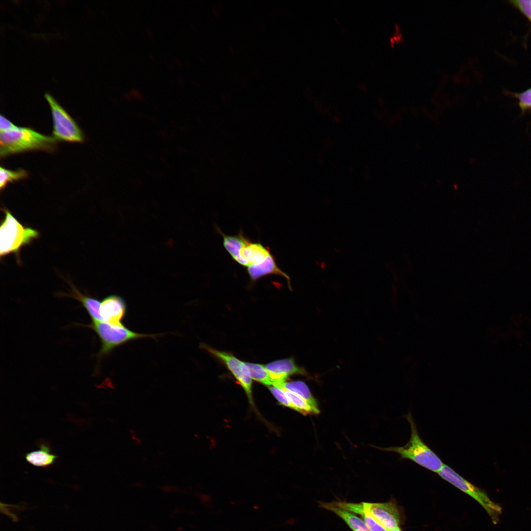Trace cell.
<instances>
[{
    "label": "cell",
    "instance_id": "e0dca14e",
    "mask_svg": "<svg viewBox=\"0 0 531 531\" xmlns=\"http://www.w3.org/2000/svg\"><path fill=\"white\" fill-rule=\"evenodd\" d=\"M70 295L79 301L87 311L92 321H103L100 314L101 302L97 299L80 293L73 285Z\"/></svg>",
    "mask_w": 531,
    "mask_h": 531
},
{
    "label": "cell",
    "instance_id": "6da1fadb",
    "mask_svg": "<svg viewBox=\"0 0 531 531\" xmlns=\"http://www.w3.org/2000/svg\"><path fill=\"white\" fill-rule=\"evenodd\" d=\"M57 140L43 135L29 127L17 126L11 131L0 133V156L28 151L41 150L52 151L56 147Z\"/></svg>",
    "mask_w": 531,
    "mask_h": 531
},
{
    "label": "cell",
    "instance_id": "ffe728a7",
    "mask_svg": "<svg viewBox=\"0 0 531 531\" xmlns=\"http://www.w3.org/2000/svg\"><path fill=\"white\" fill-rule=\"evenodd\" d=\"M28 176V173L24 169L11 170L1 167L0 168V190L3 189L9 183L26 178Z\"/></svg>",
    "mask_w": 531,
    "mask_h": 531
},
{
    "label": "cell",
    "instance_id": "cb8c5ba5",
    "mask_svg": "<svg viewBox=\"0 0 531 531\" xmlns=\"http://www.w3.org/2000/svg\"><path fill=\"white\" fill-rule=\"evenodd\" d=\"M519 105L522 111L531 108V88L524 92L517 94Z\"/></svg>",
    "mask_w": 531,
    "mask_h": 531
},
{
    "label": "cell",
    "instance_id": "5b68a950",
    "mask_svg": "<svg viewBox=\"0 0 531 531\" xmlns=\"http://www.w3.org/2000/svg\"><path fill=\"white\" fill-rule=\"evenodd\" d=\"M45 98L51 108L53 137L57 141L82 142L83 134L76 121L49 93H46Z\"/></svg>",
    "mask_w": 531,
    "mask_h": 531
},
{
    "label": "cell",
    "instance_id": "9c48e42d",
    "mask_svg": "<svg viewBox=\"0 0 531 531\" xmlns=\"http://www.w3.org/2000/svg\"><path fill=\"white\" fill-rule=\"evenodd\" d=\"M126 310V304L121 297L111 295L106 297L101 302L100 314L105 322L114 325H123L122 321L125 317Z\"/></svg>",
    "mask_w": 531,
    "mask_h": 531
},
{
    "label": "cell",
    "instance_id": "30bf717a",
    "mask_svg": "<svg viewBox=\"0 0 531 531\" xmlns=\"http://www.w3.org/2000/svg\"><path fill=\"white\" fill-rule=\"evenodd\" d=\"M273 381V386L278 387L294 374H303L304 371L297 366L293 358H285L268 363L265 365Z\"/></svg>",
    "mask_w": 531,
    "mask_h": 531
},
{
    "label": "cell",
    "instance_id": "603a6c76",
    "mask_svg": "<svg viewBox=\"0 0 531 531\" xmlns=\"http://www.w3.org/2000/svg\"><path fill=\"white\" fill-rule=\"evenodd\" d=\"M510 2L518 9L531 23V0H511Z\"/></svg>",
    "mask_w": 531,
    "mask_h": 531
},
{
    "label": "cell",
    "instance_id": "8992f818",
    "mask_svg": "<svg viewBox=\"0 0 531 531\" xmlns=\"http://www.w3.org/2000/svg\"><path fill=\"white\" fill-rule=\"evenodd\" d=\"M442 478L477 501L493 518L500 511L498 505L493 503L485 492L459 474L449 466L444 464L437 473Z\"/></svg>",
    "mask_w": 531,
    "mask_h": 531
},
{
    "label": "cell",
    "instance_id": "5bb4252c",
    "mask_svg": "<svg viewBox=\"0 0 531 531\" xmlns=\"http://www.w3.org/2000/svg\"><path fill=\"white\" fill-rule=\"evenodd\" d=\"M217 229L223 237L225 248L233 259L239 265L247 267L248 264L240 257L239 251L248 238L244 236L241 232L237 235L229 236L224 234L218 228Z\"/></svg>",
    "mask_w": 531,
    "mask_h": 531
},
{
    "label": "cell",
    "instance_id": "d4e9b609",
    "mask_svg": "<svg viewBox=\"0 0 531 531\" xmlns=\"http://www.w3.org/2000/svg\"><path fill=\"white\" fill-rule=\"evenodd\" d=\"M17 126L14 125L6 117L0 115V133L6 132L15 129Z\"/></svg>",
    "mask_w": 531,
    "mask_h": 531
},
{
    "label": "cell",
    "instance_id": "4fadbf2b",
    "mask_svg": "<svg viewBox=\"0 0 531 531\" xmlns=\"http://www.w3.org/2000/svg\"><path fill=\"white\" fill-rule=\"evenodd\" d=\"M321 507L334 512L343 519L353 531H371L364 521L353 513L334 505L332 502H319Z\"/></svg>",
    "mask_w": 531,
    "mask_h": 531
},
{
    "label": "cell",
    "instance_id": "3957f363",
    "mask_svg": "<svg viewBox=\"0 0 531 531\" xmlns=\"http://www.w3.org/2000/svg\"><path fill=\"white\" fill-rule=\"evenodd\" d=\"M1 210L5 217L0 228V258L13 253L16 255L17 263L21 264V249L38 238L40 234L35 229L25 227L7 208H2Z\"/></svg>",
    "mask_w": 531,
    "mask_h": 531
},
{
    "label": "cell",
    "instance_id": "7a4b0ae2",
    "mask_svg": "<svg viewBox=\"0 0 531 531\" xmlns=\"http://www.w3.org/2000/svg\"><path fill=\"white\" fill-rule=\"evenodd\" d=\"M405 417L409 423L411 428V437L408 442L401 446L380 448L385 451L396 452L400 455L401 459L411 460L430 471L438 473L444 464L420 437L411 412L406 414Z\"/></svg>",
    "mask_w": 531,
    "mask_h": 531
},
{
    "label": "cell",
    "instance_id": "2e32d148",
    "mask_svg": "<svg viewBox=\"0 0 531 531\" xmlns=\"http://www.w3.org/2000/svg\"><path fill=\"white\" fill-rule=\"evenodd\" d=\"M333 503L344 509L360 515L371 531H387L372 516L364 511L362 503L333 502Z\"/></svg>",
    "mask_w": 531,
    "mask_h": 531
},
{
    "label": "cell",
    "instance_id": "ba28073f",
    "mask_svg": "<svg viewBox=\"0 0 531 531\" xmlns=\"http://www.w3.org/2000/svg\"><path fill=\"white\" fill-rule=\"evenodd\" d=\"M201 347L221 360L232 373L244 390L249 402L253 404L252 392V380L244 362L241 361L229 353L220 351L202 343Z\"/></svg>",
    "mask_w": 531,
    "mask_h": 531
},
{
    "label": "cell",
    "instance_id": "d6986e66",
    "mask_svg": "<svg viewBox=\"0 0 531 531\" xmlns=\"http://www.w3.org/2000/svg\"><path fill=\"white\" fill-rule=\"evenodd\" d=\"M251 379L262 383L266 385H273V381L269 372L265 365L244 362Z\"/></svg>",
    "mask_w": 531,
    "mask_h": 531
},
{
    "label": "cell",
    "instance_id": "277c9868",
    "mask_svg": "<svg viewBox=\"0 0 531 531\" xmlns=\"http://www.w3.org/2000/svg\"><path fill=\"white\" fill-rule=\"evenodd\" d=\"M88 326L95 331L100 340V356L109 354L116 348L131 340L146 337L155 338L161 335L137 333L124 325H114L103 321H92Z\"/></svg>",
    "mask_w": 531,
    "mask_h": 531
},
{
    "label": "cell",
    "instance_id": "484cf974",
    "mask_svg": "<svg viewBox=\"0 0 531 531\" xmlns=\"http://www.w3.org/2000/svg\"><path fill=\"white\" fill-rule=\"evenodd\" d=\"M387 531H402L400 527H397L393 530Z\"/></svg>",
    "mask_w": 531,
    "mask_h": 531
},
{
    "label": "cell",
    "instance_id": "9a60e30c",
    "mask_svg": "<svg viewBox=\"0 0 531 531\" xmlns=\"http://www.w3.org/2000/svg\"><path fill=\"white\" fill-rule=\"evenodd\" d=\"M39 448L26 453L25 455L26 460L31 465L38 467L46 468L54 464L58 456L52 453L50 448L46 444H40Z\"/></svg>",
    "mask_w": 531,
    "mask_h": 531
},
{
    "label": "cell",
    "instance_id": "7c38bea8",
    "mask_svg": "<svg viewBox=\"0 0 531 531\" xmlns=\"http://www.w3.org/2000/svg\"><path fill=\"white\" fill-rule=\"evenodd\" d=\"M269 254L270 252L268 247H265L260 242H253L248 239L239 251L240 257L248 264V266L262 262Z\"/></svg>",
    "mask_w": 531,
    "mask_h": 531
},
{
    "label": "cell",
    "instance_id": "7402d4cb",
    "mask_svg": "<svg viewBox=\"0 0 531 531\" xmlns=\"http://www.w3.org/2000/svg\"><path fill=\"white\" fill-rule=\"evenodd\" d=\"M269 389L280 404L294 410L293 405L282 389L271 385Z\"/></svg>",
    "mask_w": 531,
    "mask_h": 531
},
{
    "label": "cell",
    "instance_id": "ac0fdd59",
    "mask_svg": "<svg viewBox=\"0 0 531 531\" xmlns=\"http://www.w3.org/2000/svg\"><path fill=\"white\" fill-rule=\"evenodd\" d=\"M296 394L306 401L319 413L320 412L316 400L312 396L307 385L302 381L285 382L278 387Z\"/></svg>",
    "mask_w": 531,
    "mask_h": 531
},
{
    "label": "cell",
    "instance_id": "52a82bcc",
    "mask_svg": "<svg viewBox=\"0 0 531 531\" xmlns=\"http://www.w3.org/2000/svg\"><path fill=\"white\" fill-rule=\"evenodd\" d=\"M361 503L364 511L372 516L387 531L400 527L404 521L401 508L393 499L385 502Z\"/></svg>",
    "mask_w": 531,
    "mask_h": 531
},
{
    "label": "cell",
    "instance_id": "8fae6325",
    "mask_svg": "<svg viewBox=\"0 0 531 531\" xmlns=\"http://www.w3.org/2000/svg\"><path fill=\"white\" fill-rule=\"evenodd\" d=\"M247 271L252 283L266 276L277 275L285 278L291 289L290 278L289 276L282 270L278 266L275 257L270 253L262 262L248 266Z\"/></svg>",
    "mask_w": 531,
    "mask_h": 531
},
{
    "label": "cell",
    "instance_id": "44dd1931",
    "mask_svg": "<svg viewBox=\"0 0 531 531\" xmlns=\"http://www.w3.org/2000/svg\"><path fill=\"white\" fill-rule=\"evenodd\" d=\"M281 389L283 390L286 395L289 398V400L293 405L295 410L302 413L303 414L318 413L316 411V410L304 399L296 395V394L294 393L285 389Z\"/></svg>",
    "mask_w": 531,
    "mask_h": 531
}]
</instances>
